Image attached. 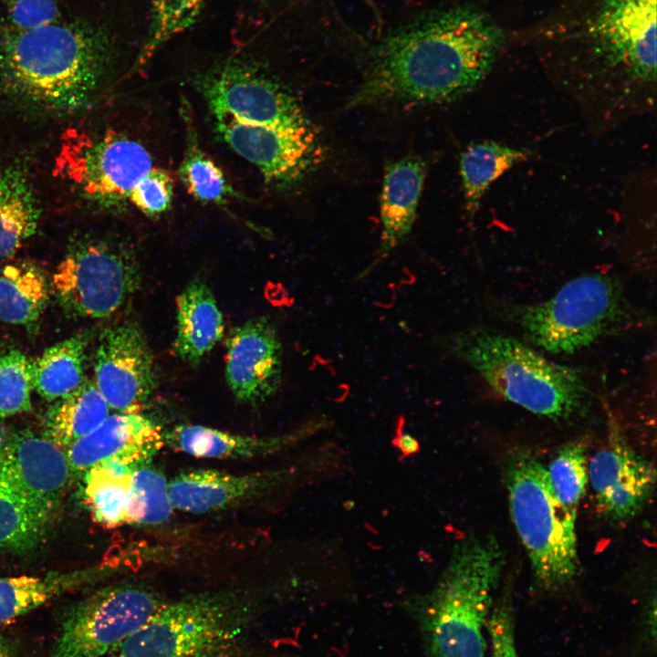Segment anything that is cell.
I'll use <instances>...</instances> for the list:
<instances>
[{
    "instance_id": "obj_24",
    "label": "cell",
    "mask_w": 657,
    "mask_h": 657,
    "mask_svg": "<svg viewBox=\"0 0 657 657\" xmlns=\"http://www.w3.org/2000/svg\"><path fill=\"white\" fill-rule=\"evenodd\" d=\"M40 210L31 182L17 166L0 172V260L14 255L37 228Z\"/></svg>"
},
{
    "instance_id": "obj_16",
    "label": "cell",
    "mask_w": 657,
    "mask_h": 657,
    "mask_svg": "<svg viewBox=\"0 0 657 657\" xmlns=\"http://www.w3.org/2000/svg\"><path fill=\"white\" fill-rule=\"evenodd\" d=\"M0 451L16 489L46 528L72 477L66 450L45 435L18 431L0 440Z\"/></svg>"
},
{
    "instance_id": "obj_40",
    "label": "cell",
    "mask_w": 657,
    "mask_h": 657,
    "mask_svg": "<svg viewBox=\"0 0 657 657\" xmlns=\"http://www.w3.org/2000/svg\"><path fill=\"white\" fill-rule=\"evenodd\" d=\"M17 646L15 641L0 632V657H16Z\"/></svg>"
},
{
    "instance_id": "obj_17",
    "label": "cell",
    "mask_w": 657,
    "mask_h": 657,
    "mask_svg": "<svg viewBox=\"0 0 657 657\" xmlns=\"http://www.w3.org/2000/svg\"><path fill=\"white\" fill-rule=\"evenodd\" d=\"M282 345L264 317L235 328L226 343L225 379L234 397L256 406L273 396L282 379Z\"/></svg>"
},
{
    "instance_id": "obj_29",
    "label": "cell",
    "mask_w": 657,
    "mask_h": 657,
    "mask_svg": "<svg viewBox=\"0 0 657 657\" xmlns=\"http://www.w3.org/2000/svg\"><path fill=\"white\" fill-rule=\"evenodd\" d=\"M48 297L44 273L31 263L5 266L0 272V321L26 325L40 317Z\"/></svg>"
},
{
    "instance_id": "obj_28",
    "label": "cell",
    "mask_w": 657,
    "mask_h": 657,
    "mask_svg": "<svg viewBox=\"0 0 657 657\" xmlns=\"http://www.w3.org/2000/svg\"><path fill=\"white\" fill-rule=\"evenodd\" d=\"M134 464L106 462L83 475V497L96 522L109 527L128 524V499Z\"/></svg>"
},
{
    "instance_id": "obj_6",
    "label": "cell",
    "mask_w": 657,
    "mask_h": 657,
    "mask_svg": "<svg viewBox=\"0 0 657 657\" xmlns=\"http://www.w3.org/2000/svg\"><path fill=\"white\" fill-rule=\"evenodd\" d=\"M511 519L531 564L537 586L557 592L571 585L579 570L577 515L556 497L543 464L518 450L505 469Z\"/></svg>"
},
{
    "instance_id": "obj_25",
    "label": "cell",
    "mask_w": 657,
    "mask_h": 657,
    "mask_svg": "<svg viewBox=\"0 0 657 657\" xmlns=\"http://www.w3.org/2000/svg\"><path fill=\"white\" fill-rule=\"evenodd\" d=\"M531 153L527 149L494 141L472 142L464 149L460 157V176L468 220L472 221L477 214L489 186Z\"/></svg>"
},
{
    "instance_id": "obj_12",
    "label": "cell",
    "mask_w": 657,
    "mask_h": 657,
    "mask_svg": "<svg viewBox=\"0 0 657 657\" xmlns=\"http://www.w3.org/2000/svg\"><path fill=\"white\" fill-rule=\"evenodd\" d=\"M211 111L255 124L277 127L309 125L297 99L255 67L238 60L212 68L198 80Z\"/></svg>"
},
{
    "instance_id": "obj_39",
    "label": "cell",
    "mask_w": 657,
    "mask_h": 657,
    "mask_svg": "<svg viewBox=\"0 0 657 657\" xmlns=\"http://www.w3.org/2000/svg\"><path fill=\"white\" fill-rule=\"evenodd\" d=\"M394 446L402 454L403 456H411L416 454L420 451V443L418 440L411 433L403 430V419H400L399 427L396 435L392 440Z\"/></svg>"
},
{
    "instance_id": "obj_23",
    "label": "cell",
    "mask_w": 657,
    "mask_h": 657,
    "mask_svg": "<svg viewBox=\"0 0 657 657\" xmlns=\"http://www.w3.org/2000/svg\"><path fill=\"white\" fill-rule=\"evenodd\" d=\"M98 569L46 576L0 577V624H7L51 600L94 582Z\"/></svg>"
},
{
    "instance_id": "obj_31",
    "label": "cell",
    "mask_w": 657,
    "mask_h": 657,
    "mask_svg": "<svg viewBox=\"0 0 657 657\" xmlns=\"http://www.w3.org/2000/svg\"><path fill=\"white\" fill-rule=\"evenodd\" d=\"M151 461L138 463L133 468L127 506L128 524L160 525L167 521L173 510L168 481Z\"/></svg>"
},
{
    "instance_id": "obj_38",
    "label": "cell",
    "mask_w": 657,
    "mask_h": 657,
    "mask_svg": "<svg viewBox=\"0 0 657 657\" xmlns=\"http://www.w3.org/2000/svg\"><path fill=\"white\" fill-rule=\"evenodd\" d=\"M486 631L490 635V657H519L515 640V621L508 595H503L493 606Z\"/></svg>"
},
{
    "instance_id": "obj_36",
    "label": "cell",
    "mask_w": 657,
    "mask_h": 657,
    "mask_svg": "<svg viewBox=\"0 0 657 657\" xmlns=\"http://www.w3.org/2000/svg\"><path fill=\"white\" fill-rule=\"evenodd\" d=\"M174 179L167 170L155 166L131 192L129 203L145 216L157 218L167 212L173 198Z\"/></svg>"
},
{
    "instance_id": "obj_2",
    "label": "cell",
    "mask_w": 657,
    "mask_h": 657,
    "mask_svg": "<svg viewBox=\"0 0 657 657\" xmlns=\"http://www.w3.org/2000/svg\"><path fill=\"white\" fill-rule=\"evenodd\" d=\"M505 41L503 29L477 7L456 5L421 16L375 47L345 108L454 101L485 80Z\"/></svg>"
},
{
    "instance_id": "obj_37",
    "label": "cell",
    "mask_w": 657,
    "mask_h": 657,
    "mask_svg": "<svg viewBox=\"0 0 657 657\" xmlns=\"http://www.w3.org/2000/svg\"><path fill=\"white\" fill-rule=\"evenodd\" d=\"M8 29L24 31L59 19L58 0H5Z\"/></svg>"
},
{
    "instance_id": "obj_14",
    "label": "cell",
    "mask_w": 657,
    "mask_h": 657,
    "mask_svg": "<svg viewBox=\"0 0 657 657\" xmlns=\"http://www.w3.org/2000/svg\"><path fill=\"white\" fill-rule=\"evenodd\" d=\"M95 384L110 409L141 413L156 389L153 358L141 328L127 320L107 328L96 353Z\"/></svg>"
},
{
    "instance_id": "obj_19",
    "label": "cell",
    "mask_w": 657,
    "mask_h": 657,
    "mask_svg": "<svg viewBox=\"0 0 657 657\" xmlns=\"http://www.w3.org/2000/svg\"><path fill=\"white\" fill-rule=\"evenodd\" d=\"M281 475L272 471L235 474L214 469H190L168 482V493L173 509L207 514L256 499L277 485Z\"/></svg>"
},
{
    "instance_id": "obj_22",
    "label": "cell",
    "mask_w": 657,
    "mask_h": 657,
    "mask_svg": "<svg viewBox=\"0 0 657 657\" xmlns=\"http://www.w3.org/2000/svg\"><path fill=\"white\" fill-rule=\"evenodd\" d=\"M223 334V315L214 293L203 280H193L176 297L175 354L197 365Z\"/></svg>"
},
{
    "instance_id": "obj_32",
    "label": "cell",
    "mask_w": 657,
    "mask_h": 657,
    "mask_svg": "<svg viewBox=\"0 0 657 657\" xmlns=\"http://www.w3.org/2000/svg\"><path fill=\"white\" fill-rule=\"evenodd\" d=\"M45 530L16 489L0 451V550L21 551L33 548Z\"/></svg>"
},
{
    "instance_id": "obj_27",
    "label": "cell",
    "mask_w": 657,
    "mask_h": 657,
    "mask_svg": "<svg viewBox=\"0 0 657 657\" xmlns=\"http://www.w3.org/2000/svg\"><path fill=\"white\" fill-rule=\"evenodd\" d=\"M186 149L178 176L188 193L204 204L225 205L231 199H243L228 182L222 169L201 148L188 106L182 108Z\"/></svg>"
},
{
    "instance_id": "obj_8",
    "label": "cell",
    "mask_w": 657,
    "mask_h": 657,
    "mask_svg": "<svg viewBox=\"0 0 657 657\" xmlns=\"http://www.w3.org/2000/svg\"><path fill=\"white\" fill-rule=\"evenodd\" d=\"M630 318L619 281L593 273L568 281L546 301L520 308L515 319L527 342L551 354H572Z\"/></svg>"
},
{
    "instance_id": "obj_4",
    "label": "cell",
    "mask_w": 657,
    "mask_h": 657,
    "mask_svg": "<svg viewBox=\"0 0 657 657\" xmlns=\"http://www.w3.org/2000/svg\"><path fill=\"white\" fill-rule=\"evenodd\" d=\"M445 343L495 392L534 414L568 421L587 409L589 392L579 373L519 339L479 327L460 331Z\"/></svg>"
},
{
    "instance_id": "obj_15",
    "label": "cell",
    "mask_w": 657,
    "mask_h": 657,
    "mask_svg": "<svg viewBox=\"0 0 657 657\" xmlns=\"http://www.w3.org/2000/svg\"><path fill=\"white\" fill-rule=\"evenodd\" d=\"M588 482L598 511L616 522L635 516L654 492L653 464L629 444L611 415L605 445L588 462Z\"/></svg>"
},
{
    "instance_id": "obj_7",
    "label": "cell",
    "mask_w": 657,
    "mask_h": 657,
    "mask_svg": "<svg viewBox=\"0 0 657 657\" xmlns=\"http://www.w3.org/2000/svg\"><path fill=\"white\" fill-rule=\"evenodd\" d=\"M245 635L236 599L204 593L163 602L110 657H242Z\"/></svg>"
},
{
    "instance_id": "obj_5",
    "label": "cell",
    "mask_w": 657,
    "mask_h": 657,
    "mask_svg": "<svg viewBox=\"0 0 657 657\" xmlns=\"http://www.w3.org/2000/svg\"><path fill=\"white\" fill-rule=\"evenodd\" d=\"M505 565L493 536L460 546L416 612L428 657H485V630Z\"/></svg>"
},
{
    "instance_id": "obj_34",
    "label": "cell",
    "mask_w": 657,
    "mask_h": 657,
    "mask_svg": "<svg viewBox=\"0 0 657 657\" xmlns=\"http://www.w3.org/2000/svg\"><path fill=\"white\" fill-rule=\"evenodd\" d=\"M205 0H151L146 41L138 57L145 64L153 53L175 35L189 28L199 16Z\"/></svg>"
},
{
    "instance_id": "obj_20",
    "label": "cell",
    "mask_w": 657,
    "mask_h": 657,
    "mask_svg": "<svg viewBox=\"0 0 657 657\" xmlns=\"http://www.w3.org/2000/svg\"><path fill=\"white\" fill-rule=\"evenodd\" d=\"M426 176V163L418 156L389 162L381 194L380 249L374 264L388 256L410 235Z\"/></svg>"
},
{
    "instance_id": "obj_13",
    "label": "cell",
    "mask_w": 657,
    "mask_h": 657,
    "mask_svg": "<svg viewBox=\"0 0 657 657\" xmlns=\"http://www.w3.org/2000/svg\"><path fill=\"white\" fill-rule=\"evenodd\" d=\"M212 114L220 137L269 182H297L319 161L320 146L311 124L277 127L241 121L223 111Z\"/></svg>"
},
{
    "instance_id": "obj_30",
    "label": "cell",
    "mask_w": 657,
    "mask_h": 657,
    "mask_svg": "<svg viewBox=\"0 0 657 657\" xmlns=\"http://www.w3.org/2000/svg\"><path fill=\"white\" fill-rule=\"evenodd\" d=\"M86 341L71 337L47 349L33 362V388L47 401L58 400L85 381Z\"/></svg>"
},
{
    "instance_id": "obj_33",
    "label": "cell",
    "mask_w": 657,
    "mask_h": 657,
    "mask_svg": "<svg viewBox=\"0 0 657 657\" xmlns=\"http://www.w3.org/2000/svg\"><path fill=\"white\" fill-rule=\"evenodd\" d=\"M546 469L556 497L577 515L589 483L585 443L573 441L565 444Z\"/></svg>"
},
{
    "instance_id": "obj_18",
    "label": "cell",
    "mask_w": 657,
    "mask_h": 657,
    "mask_svg": "<svg viewBox=\"0 0 657 657\" xmlns=\"http://www.w3.org/2000/svg\"><path fill=\"white\" fill-rule=\"evenodd\" d=\"M165 445L164 431L141 413H115L66 450L73 475L82 476L106 462L151 461Z\"/></svg>"
},
{
    "instance_id": "obj_35",
    "label": "cell",
    "mask_w": 657,
    "mask_h": 657,
    "mask_svg": "<svg viewBox=\"0 0 657 657\" xmlns=\"http://www.w3.org/2000/svg\"><path fill=\"white\" fill-rule=\"evenodd\" d=\"M33 362L13 349L0 356V420L31 409Z\"/></svg>"
},
{
    "instance_id": "obj_11",
    "label": "cell",
    "mask_w": 657,
    "mask_h": 657,
    "mask_svg": "<svg viewBox=\"0 0 657 657\" xmlns=\"http://www.w3.org/2000/svg\"><path fill=\"white\" fill-rule=\"evenodd\" d=\"M66 139L59 168L84 193L104 204L129 203L136 185L155 167L148 149L123 133H72Z\"/></svg>"
},
{
    "instance_id": "obj_26",
    "label": "cell",
    "mask_w": 657,
    "mask_h": 657,
    "mask_svg": "<svg viewBox=\"0 0 657 657\" xmlns=\"http://www.w3.org/2000/svg\"><path fill=\"white\" fill-rule=\"evenodd\" d=\"M110 408L94 381L82 384L56 402L45 421V436L67 449L99 427Z\"/></svg>"
},
{
    "instance_id": "obj_1",
    "label": "cell",
    "mask_w": 657,
    "mask_h": 657,
    "mask_svg": "<svg viewBox=\"0 0 657 657\" xmlns=\"http://www.w3.org/2000/svg\"><path fill=\"white\" fill-rule=\"evenodd\" d=\"M657 0H566L532 29L548 69L620 112L653 102Z\"/></svg>"
},
{
    "instance_id": "obj_10",
    "label": "cell",
    "mask_w": 657,
    "mask_h": 657,
    "mask_svg": "<svg viewBox=\"0 0 657 657\" xmlns=\"http://www.w3.org/2000/svg\"><path fill=\"white\" fill-rule=\"evenodd\" d=\"M162 604L154 592L140 586L99 589L63 614L48 657H104Z\"/></svg>"
},
{
    "instance_id": "obj_21",
    "label": "cell",
    "mask_w": 657,
    "mask_h": 657,
    "mask_svg": "<svg viewBox=\"0 0 657 657\" xmlns=\"http://www.w3.org/2000/svg\"><path fill=\"white\" fill-rule=\"evenodd\" d=\"M324 423L317 419L297 433L271 437L237 434L199 424H180L164 432V442L173 450L195 457L249 459L278 452L299 435L318 430Z\"/></svg>"
},
{
    "instance_id": "obj_9",
    "label": "cell",
    "mask_w": 657,
    "mask_h": 657,
    "mask_svg": "<svg viewBox=\"0 0 657 657\" xmlns=\"http://www.w3.org/2000/svg\"><path fill=\"white\" fill-rule=\"evenodd\" d=\"M141 269L125 247L89 240L74 245L52 277L53 290L69 312L86 318H107L138 288Z\"/></svg>"
},
{
    "instance_id": "obj_3",
    "label": "cell",
    "mask_w": 657,
    "mask_h": 657,
    "mask_svg": "<svg viewBox=\"0 0 657 657\" xmlns=\"http://www.w3.org/2000/svg\"><path fill=\"white\" fill-rule=\"evenodd\" d=\"M103 27L61 21L0 36V88L40 107L68 110L86 103L111 58Z\"/></svg>"
}]
</instances>
